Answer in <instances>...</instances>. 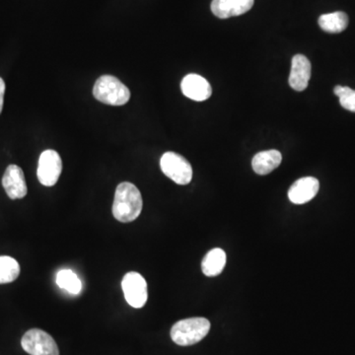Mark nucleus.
Returning <instances> with one entry per match:
<instances>
[{
    "mask_svg": "<svg viewBox=\"0 0 355 355\" xmlns=\"http://www.w3.org/2000/svg\"><path fill=\"white\" fill-rule=\"evenodd\" d=\"M144 207L141 193L132 183L123 182L116 187L113 203V216L123 223L135 221Z\"/></svg>",
    "mask_w": 355,
    "mask_h": 355,
    "instance_id": "1",
    "label": "nucleus"
},
{
    "mask_svg": "<svg viewBox=\"0 0 355 355\" xmlns=\"http://www.w3.org/2000/svg\"><path fill=\"white\" fill-rule=\"evenodd\" d=\"M210 330V322L205 318L195 317L177 322L171 329L173 342L181 347L196 345L203 340Z\"/></svg>",
    "mask_w": 355,
    "mask_h": 355,
    "instance_id": "2",
    "label": "nucleus"
},
{
    "mask_svg": "<svg viewBox=\"0 0 355 355\" xmlns=\"http://www.w3.org/2000/svg\"><path fill=\"white\" fill-rule=\"evenodd\" d=\"M93 95L98 101L111 106H123L130 99V89L111 76H101L96 81Z\"/></svg>",
    "mask_w": 355,
    "mask_h": 355,
    "instance_id": "3",
    "label": "nucleus"
},
{
    "mask_svg": "<svg viewBox=\"0 0 355 355\" xmlns=\"http://www.w3.org/2000/svg\"><path fill=\"white\" fill-rule=\"evenodd\" d=\"M160 167L165 176L178 184H188L193 179V168L183 156L175 153L163 154Z\"/></svg>",
    "mask_w": 355,
    "mask_h": 355,
    "instance_id": "4",
    "label": "nucleus"
},
{
    "mask_svg": "<svg viewBox=\"0 0 355 355\" xmlns=\"http://www.w3.org/2000/svg\"><path fill=\"white\" fill-rule=\"evenodd\" d=\"M21 345L30 355H60L57 343L53 336L39 329L26 331L21 340Z\"/></svg>",
    "mask_w": 355,
    "mask_h": 355,
    "instance_id": "5",
    "label": "nucleus"
},
{
    "mask_svg": "<svg viewBox=\"0 0 355 355\" xmlns=\"http://www.w3.org/2000/svg\"><path fill=\"white\" fill-rule=\"evenodd\" d=\"M121 287L125 300L132 307L139 309L146 304L148 298L146 280L139 272L127 273L121 282Z\"/></svg>",
    "mask_w": 355,
    "mask_h": 355,
    "instance_id": "6",
    "label": "nucleus"
},
{
    "mask_svg": "<svg viewBox=\"0 0 355 355\" xmlns=\"http://www.w3.org/2000/svg\"><path fill=\"white\" fill-rule=\"evenodd\" d=\"M62 171V161L57 151H44L39 159L38 179L46 187H53L58 183Z\"/></svg>",
    "mask_w": 355,
    "mask_h": 355,
    "instance_id": "7",
    "label": "nucleus"
},
{
    "mask_svg": "<svg viewBox=\"0 0 355 355\" xmlns=\"http://www.w3.org/2000/svg\"><path fill=\"white\" fill-rule=\"evenodd\" d=\"M2 186L11 200H20L25 198L28 193L24 172L17 165H9L7 167L2 178Z\"/></svg>",
    "mask_w": 355,
    "mask_h": 355,
    "instance_id": "8",
    "label": "nucleus"
},
{
    "mask_svg": "<svg viewBox=\"0 0 355 355\" xmlns=\"http://www.w3.org/2000/svg\"><path fill=\"white\" fill-rule=\"evenodd\" d=\"M319 189L320 184L316 178H301L289 189V200L295 205H304L316 197Z\"/></svg>",
    "mask_w": 355,
    "mask_h": 355,
    "instance_id": "9",
    "label": "nucleus"
},
{
    "mask_svg": "<svg viewBox=\"0 0 355 355\" xmlns=\"http://www.w3.org/2000/svg\"><path fill=\"white\" fill-rule=\"evenodd\" d=\"M181 89L186 97L197 102L205 101L212 93L209 81L198 74H189L184 76L181 83Z\"/></svg>",
    "mask_w": 355,
    "mask_h": 355,
    "instance_id": "10",
    "label": "nucleus"
},
{
    "mask_svg": "<svg viewBox=\"0 0 355 355\" xmlns=\"http://www.w3.org/2000/svg\"><path fill=\"white\" fill-rule=\"evenodd\" d=\"M254 0H212L211 11L216 17L227 19L251 10Z\"/></svg>",
    "mask_w": 355,
    "mask_h": 355,
    "instance_id": "11",
    "label": "nucleus"
},
{
    "mask_svg": "<svg viewBox=\"0 0 355 355\" xmlns=\"http://www.w3.org/2000/svg\"><path fill=\"white\" fill-rule=\"evenodd\" d=\"M311 77V62L305 55H296L292 58L289 85L295 91H304Z\"/></svg>",
    "mask_w": 355,
    "mask_h": 355,
    "instance_id": "12",
    "label": "nucleus"
},
{
    "mask_svg": "<svg viewBox=\"0 0 355 355\" xmlns=\"http://www.w3.org/2000/svg\"><path fill=\"white\" fill-rule=\"evenodd\" d=\"M282 161V155L277 150H266L256 154L252 160V167L258 175H268L277 169Z\"/></svg>",
    "mask_w": 355,
    "mask_h": 355,
    "instance_id": "13",
    "label": "nucleus"
},
{
    "mask_svg": "<svg viewBox=\"0 0 355 355\" xmlns=\"http://www.w3.org/2000/svg\"><path fill=\"white\" fill-rule=\"evenodd\" d=\"M226 265L225 252L219 248L210 250L203 258L202 270L203 275L212 277L220 275Z\"/></svg>",
    "mask_w": 355,
    "mask_h": 355,
    "instance_id": "14",
    "label": "nucleus"
},
{
    "mask_svg": "<svg viewBox=\"0 0 355 355\" xmlns=\"http://www.w3.org/2000/svg\"><path fill=\"white\" fill-rule=\"evenodd\" d=\"M319 26L323 31L336 34L345 31L349 26V17L345 12H338L324 14L320 16Z\"/></svg>",
    "mask_w": 355,
    "mask_h": 355,
    "instance_id": "15",
    "label": "nucleus"
},
{
    "mask_svg": "<svg viewBox=\"0 0 355 355\" xmlns=\"http://www.w3.org/2000/svg\"><path fill=\"white\" fill-rule=\"evenodd\" d=\"M20 266L15 259L8 256L0 257V284H10L18 279Z\"/></svg>",
    "mask_w": 355,
    "mask_h": 355,
    "instance_id": "16",
    "label": "nucleus"
},
{
    "mask_svg": "<svg viewBox=\"0 0 355 355\" xmlns=\"http://www.w3.org/2000/svg\"><path fill=\"white\" fill-rule=\"evenodd\" d=\"M57 284L60 288L71 294H78L83 288L80 279L70 270H62L58 272Z\"/></svg>",
    "mask_w": 355,
    "mask_h": 355,
    "instance_id": "17",
    "label": "nucleus"
},
{
    "mask_svg": "<svg viewBox=\"0 0 355 355\" xmlns=\"http://www.w3.org/2000/svg\"><path fill=\"white\" fill-rule=\"evenodd\" d=\"M335 94L340 98L343 108L355 113V90L345 86H336L334 89Z\"/></svg>",
    "mask_w": 355,
    "mask_h": 355,
    "instance_id": "18",
    "label": "nucleus"
},
{
    "mask_svg": "<svg viewBox=\"0 0 355 355\" xmlns=\"http://www.w3.org/2000/svg\"><path fill=\"white\" fill-rule=\"evenodd\" d=\"M4 94H6V83L0 77V114H1L2 109H3Z\"/></svg>",
    "mask_w": 355,
    "mask_h": 355,
    "instance_id": "19",
    "label": "nucleus"
}]
</instances>
